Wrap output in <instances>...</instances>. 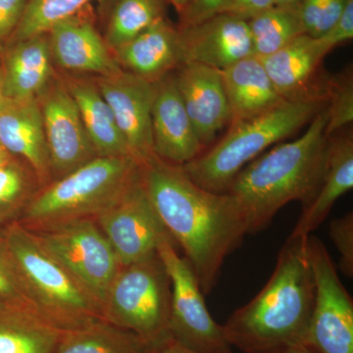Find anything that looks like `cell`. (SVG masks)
Instances as JSON below:
<instances>
[{"mask_svg": "<svg viewBox=\"0 0 353 353\" xmlns=\"http://www.w3.org/2000/svg\"><path fill=\"white\" fill-rule=\"evenodd\" d=\"M146 192L172 240L185 252L203 294L214 289L225 260L248 234V220L230 194L199 187L182 167L152 153L139 162Z\"/></svg>", "mask_w": 353, "mask_h": 353, "instance_id": "obj_1", "label": "cell"}, {"mask_svg": "<svg viewBox=\"0 0 353 353\" xmlns=\"http://www.w3.org/2000/svg\"><path fill=\"white\" fill-rule=\"evenodd\" d=\"M307 239L289 236L263 289L222 325L232 347L243 353H284L308 347L315 285Z\"/></svg>", "mask_w": 353, "mask_h": 353, "instance_id": "obj_2", "label": "cell"}, {"mask_svg": "<svg viewBox=\"0 0 353 353\" xmlns=\"http://www.w3.org/2000/svg\"><path fill=\"white\" fill-rule=\"evenodd\" d=\"M327 104L299 139L282 143L255 158L236 175L226 194L236 199L248 220V234L271 224L292 201L307 205L321 185L329 139Z\"/></svg>", "mask_w": 353, "mask_h": 353, "instance_id": "obj_3", "label": "cell"}, {"mask_svg": "<svg viewBox=\"0 0 353 353\" xmlns=\"http://www.w3.org/2000/svg\"><path fill=\"white\" fill-rule=\"evenodd\" d=\"M327 102L284 101L252 119L230 125L229 132L212 148L183 165L199 187L226 194L234 178L267 148L292 137L309 124Z\"/></svg>", "mask_w": 353, "mask_h": 353, "instance_id": "obj_4", "label": "cell"}, {"mask_svg": "<svg viewBox=\"0 0 353 353\" xmlns=\"http://www.w3.org/2000/svg\"><path fill=\"white\" fill-rule=\"evenodd\" d=\"M132 157H97L41 188L18 224L31 232L83 219L108 209L138 175Z\"/></svg>", "mask_w": 353, "mask_h": 353, "instance_id": "obj_5", "label": "cell"}, {"mask_svg": "<svg viewBox=\"0 0 353 353\" xmlns=\"http://www.w3.org/2000/svg\"><path fill=\"white\" fill-rule=\"evenodd\" d=\"M19 268L34 313L51 326L74 331L103 319L101 308L37 236L16 223L1 232Z\"/></svg>", "mask_w": 353, "mask_h": 353, "instance_id": "obj_6", "label": "cell"}, {"mask_svg": "<svg viewBox=\"0 0 353 353\" xmlns=\"http://www.w3.org/2000/svg\"><path fill=\"white\" fill-rule=\"evenodd\" d=\"M171 294L170 278L157 252L121 266L108 290L102 317L155 348L172 338Z\"/></svg>", "mask_w": 353, "mask_h": 353, "instance_id": "obj_7", "label": "cell"}, {"mask_svg": "<svg viewBox=\"0 0 353 353\" xmlns=\"http://www.w3.org/2000/svg\"><path fill=\"white\" fill-rule=\"evenodd\" d=\"M32 233L102 312L121 264L95 220L73 221Z\"/></svg>", "mask_w": 353, "mask_h": 353, "instance_id": "obj_8", "label": "cell"}, {"mask_svg": "<svg viewBox=\"0 0 353 353\" xmlns=\"http://www.w3.org/2000/svg\"><path fill=\"white\" fill-rule=\"evenodd\" d=\"M157 253L171 281L169 330L172 338L201 353H234L222 325L209 313L204 294L190 262L180 256L171 238L160 243Z\"/></svg>", "mask_w": 353, "mask_h": 353, "instance_id": "obj_9", "label": "cell"}, {"mask_svg": "<svg viewBox=\"0 0 353 353\" xmlns=\"http://www.w3.org/2000/svg\"><path fill=\"white\" fill-rule=\"evenodd\" d=\"M307 254L315 294L308 347L317 353H353V301L326 245L310 234Z\"/></svg>", "mask_w": 353, "mask_h": 353, "instance_id": "obj_10", "label": "cell"}, {"mask_svg": "<svg viewBox=\"0 0 353 353\" xmlns=\"http://www.w3.org/2000/svg\"><path fill=\"white\" fill-rule=\"evenodd\" d=\"M95 222L112 246L121 266L154 254L160 243L171 238L146 192L141 169L122 194L95 218Z\"/></svg>", "mask_w": 353, "mask_h": 353, "instance_id": "obj_11", "label": "cell"}, {"mask_svg": "<svg viewBox=\"0 0 353 353\" xmlns=\"http://www.w3.org/2000/svg\"><path fill=\"white\" fill-rule=\"evenodd\" d=\"M38 99L53 182L88 163L97 154L83 126L78 105L63 81L53 77Z\"/></svg>", "mask_w": 353, "mask_h": 353, "instance_id": "obj_12", "label": "cell"}, {"mask_svg": "<svg viewBox=\"0 0 353 353\" xmlns=\"http://www.w3.org/2000/svg\"><path fill=\"white\" fill-rule=\"evenodd\" d=\"M328 54L319 39L303 34L259 59L285 101L327 102L331 76L323 63Z\"/></svg>", "mask_w": 353, "mask_h": 353, "instance_id": "obj_13", "label": "cell"}, {"mask_svg": "<svg viewBox=\"0 0 353 353\" xmlns=\"http://www.w3.org/2000/svg\"><path fill=\"white\" fill-rule=\"evenodd\" d=\"M95 85L109 108L130 153L141 162L152 154L153 83L125 70L97 77Z\"/></svg>", "mask_w": 353, "mask_h": 353, "instance_id": "obj_14", "label": "cell"}, {"mask_svg": "<svg viewBox=\"0 0 353 353\" xmlns=\"http://www.w3.org/2000/svg\"><path fill=\"white\" fill-rule=\"evenodd\" d=\"M183 64L197 63L223 70L253 55L248 21L221 13L199 24L178 27Z\"/></svg>", "mask_w": 353, "mask_h": 353, "instance_id": "obj_15", "label": "cell"}, {"mask_svg": "<svg viewBox=\"0 0 353 353\" xmlns=\"http://www.w3.org/2000/svg\"><path fill=\"white\" fill-rule=\"evenodd\" d=\"M173 76L194 131L206 150L231 121L222 71L202 64L183 63Z\"/></svg>", "mask_w": 353, "mask_h": 353, "instance_id": "obj_16", "label": "cell"}, {"mask_svg": "<svg viewBox=\"0 0 353 353\" xmlns=\"http://www.w3.org/2000/svg\"><path fill=\"white\" fill-rule=\"evenodd\" d=\"M153 152L169 163L183 166L205 150L192 126L173 74L153 83Z\"/></svg>", "mask_w": 353, "mask_h": 353, "instance_id": "obj_17", "label": "cell"}, {"mask_svg": "<svg viewBox=\"0 0 353 353\" xmlns=\"http://www.w3.org/2000/svg\"><path fill=\"white\" fill-rule=\"evenodd\" d=\"M90 7L48 31L51 57L60 68L71 73L111 75L122 68L95 28L88 13Z\"/></svg>", "mask_w": 353, "mask_h": 353, "instance_id": "obj_18", "label": "cell"}, {"mask_svg": "<svg viewBox=\"0 0 353 353\" xmlns=\"http://www.w3.org/2000/svg\"><path fill=\"white\" fill-rule=\"evenodd\" d=\"M0 143L11 157L34 172L41 189L51 182L50 152L38 97L8 99L0 111Z\"/></svg>", "mask_w": 353, "mask_h": 353, "instance_id": "obj_19", "label": "cell"}, {"mask_svg": "<svg viewBox=\"0 0 353 353\" xmlns=\"http://www.w3.org/2000/svg\"><path fill=\"white\" fill-rule=\"evenodd\" d=\"M353 188V134L352 127L330 136L327 167L317 194L303 206L290 236L307 238L319 229L334 204Z\"/></svg>", "mask_w": 353, "mask_h": 353, "instance_id": "obj_20", "label": "cell"}, {"mask_svg": "<svg viewBox=\"0 0 353 353\" xmlns=\"http://www.w3.org/2000/svg\"><path fill=\"white\" fill-rule=\"evenodd\" d=\"M113 52L121 68L152 83L183 64L180 32L167 18Z\"/></svg>", "mask_w": 353, "mask_h": 353, "instance_id": "obj_21", "label": "cell"}, {"mask_svg": "<svg viewBox=\"0 0 353 353\" xmlns=\"http://www.w3.org/2000/svg\"><path fill=\"white\" fill-rule=\"evenodd\" d=\"M1 54L2 83L9 101L38 97L53 79L48 32L7 44Z\"/></svg>", "mask_w": 353, "mask_h": 353, "instance_id": "obj_22", "label": "cell"}, {"mask_svg": "<svg viewBox=\"0 0 353 353\" xmlns=\"http://www.w3.org/2000/svg\"><path fill=\"white\" fill-rule=\"evenodd\" d=\"M222 76L231 113L230 125L252 119L285 101L254 55L223 70Z\"/></svg>", "mask_w": 353, "mask_h": 353, "instance_id": "obj_23", "label": "cell"}, {"mask_svg": "<svg viewBox=\"0 0 353 353\" xmlns=\"http://www.w3.org/2000/svg\"><path fill=\"white\" fill-rule=\"evenodd\" d=\"M62 81L78 105L97 157H132L112 110L95 83L71 76Z\"/></svg>", "mask_w": 353, "mask_h": 353, "instance_id": "obj_24", "label": "cell"}, {"mask_svg": "<svg viewBox=\"0 0 353 353\" xmlns=\"http://www.w3.org/2000/svg\"><path fill=\"white\" fill-rule=\"evenodd\" d=\"M63 333L31 310H0V353H55Z\"/></svg>", "mask_w": 353, "mask_h": 353, "instance_id": "obj_25", "label": "cell"}, {"mask_svg": "<svg viewBox=\"0 0 353 353\" xmlns=\"http://www.w3.org/2000/svg\"><path fill=\"white\" fill-rule=\"evenodd\" d=\"M136 334L97 320L88 326L64 332L55 353H152Z\"/></svg>", "mask_w": 353, "mask_h": 353, "instance_id": "obj_26", "label": "cell"}, {"mask_svg": "<svg viewBox=\"0 0 353 353\" xmlns=\"http://www.w3.org/2000/svg\"><path fill=\"white\" fill-rule=\"evenodd\" d=\"M166 0H108L104 41L115 51L158 21L166 18Z\"/></svg>", "mask_w": 353, "mask_h": 353, "instance_id": "obj_27", "label": "cell"}, {"mask_svg": "<svg viewBox=\"0 0 353 353\" xmlns=\"http://www.w3.org/2000/svg\"><path fill=\"white\" fill-rule=\"evenodd\" d=\"M254 57L263 58L304 34L299 7L273 6L248 21Z\"/></svg>", "mask_w": 353, "mask_h": 353, "instance_id": "obj_28", "label": "cell"}, {"mask_svg": "<svg viewBox=\"0 0 353 353\" xmlns=\"http://www.w3.org/2000/svg\"><path fill=\"white\" fill-rule=\"evenodd\" d=\"M39 190L34 172L17 158L0 166V233L19 223Z\"/></svg>", "mask_w": 353, "mask_h": 353, "instance_id": "obj_29", "label": "cell"}, {"mask_svg": "<svg viewBox=\"0 0 353 353\" xmlns=\"http://www.w3.org/2000/svg\"><path fill=\"white\" fill-rule=\"evenodd\" d=\"M94 2L105 4L108 0H29L9 43L46 34L53 26L82 12Z\"/></svg>", "mask_w": 353, "mask_h": 353, "instance_id": "obj_30", "label": "cell"}, {"mask_svg": "<svg viewBox=\"0 0 353 353\" xmlns=\"http://www.w3.org/2000/svg\"><path fill=\"white\" fill-rule=\"evenodd\" d=\"M328 136L352 127L353 122V75L352 67L330 77L327 99Z\"/></svg>", "mask_w": 353, "mask_h": 353, "instance_id": "obj_31", "label": "cell"}, {"mask_svg": "<svg viewBox=\"0 0 353 353\" xmlns=\"http://www.w3.org/2000/svg\"><path fill=\"white\" fill-rule=\"evenodd\" d=\"M3 309H27L34 312L12 252L0 233V310Z\"/></svg>", "mask_w": 353, "mask_h": 353, "instance_id": "obj_32", "label": "cell"}, {"mask_svg": "<svg viewBox=\"0 0 353 353\" xmlns=\"http://www.w3.org/2000/svg\"><path fill=\"white\" fill-rule=\"evenodd\" d=\"M348 0H303L299 6L304 34L318 39L340 18Z\"/></svg>", "mask_w": 353, "mask_h": 353, "instance_id": "obj_33", "label": "cell"}, {"mask_svg": "<svg viewBox=\"0 0 353 353\" xmlns=\"http://www.w3.org/2000/svg\"><path fill=\"white\" fill-rule=\"evenodd\" d=\"M330 238L340 254L339 268L347 278L353 277V213L332 220L329 225Z\"/></svg>", "mask_w": 353, "mask_h": 353, "instance_id": "obj_34", "label": "cell"}, {"mask_svg": "<svg viewBox=\"0 0 353 353\" xmlns=\"http://www.w3.org/2000/svg\"><path fill=\"white\" fill-rule=\"evenodd\" d=\"M29 0H0V53L19 26Z\"/></svg>", "mask_w": 353, "mask_h": 353, "instance_id": "obj_35", "label": "cell"}, {"mask_svg": "<svg viewBox=\"0 0 353 353\" xmlns=\"http://www.w3.org/2000/svg\"><path fill=\"white\" fill-rule=\"evenodd\" d=\"M318 39L329 53L341 44L352 41L353 39V0H348L347 6L340 18L332 26L331 29Z\"/></svg>", "mask_w": 353, "mask_h": 353, "instance_id": "obj_36", "label": "cell"}, {"mask_svg": "<svg viewBox=\"0 0 353 353\" xmlns=\"http://www.w3.org/2000/svg\"><path fill=\"white\" fill-rule=\"evenodd\" d=\"M232 0H190L185 12L181 14V27L199 24L217 14L226 13Z\"/></svg>", "mask_w": 353, "mask_h": 353, "instance_id": "obj_37", "label": "cell"}, {"mask_svg": "<svg viewBox=\"0 0 353 353\" xmlns=\"http://www.w3.org/2000/svg\"><path fill=\"white\" fill-rule=\"evenodd\" d=\"M275 6V0H232L227 12L248 21Z\"/></svg>", "mask_w": 353, "mask_h": 353, "instance_id": "obj_38", "label": "cell"}, {"mask_svg": "<svg viewBox=\"0 0 353 353\" xmlns=\"http://www.w3.org/2000/svg\"><path fill=\"white\" fill-rule=\"evenodd\" d=\"M152 353H201L196 350H190V348L185 347L182 343L171 338L170 340L165 341L159 347L152 348Z\"/></svg>", "mask_w": 353, "mask_h": 353, "instance_id": "obj_39", "label": "cell"}, {"mask_svg": "<svg viewBox=\"0 0 353 353\" xmlns=\"http://www.w3.org/2000/svg\"><path fill=\"white\" fill-rule=\"evenodd\" d=\"M166 1L170 2L180 15L185 12V9L188 8L190 3V0H166Z\"/></svg>", "mask_w": 353, "mask_h": 353, "instance_id": "obj_40", "label": "cell"}, {"mask_svg": "<svg viewBox=\"0 0 353 353\" xmlns=\"http://www.w3.org/2000/svg\"><path fill=\"white\" fill-rule=\"evenodd\" d=\"M13 157H11L9 154V152H7L4 146L2 145V143H0V166H3L6 163H8L9 161L13 159Z\"/></svg>", "mask_w": 353, "mask_h": 353, "instance_id": "obj_41", "label": "cell"}, {"mask_svg": "<svg viewBox=\"0 0 353 353\" xmlns=\"http://www.w3.org/2000/svg\"><path fill=\"white\" fill-rule=\"evenodd\" d=\"M303 0H275V6L283 7H299Z\"/></svg>", "mask_w": 353, "mask_h": 353, "instance_id": "obj_42", "label": "cell"}, {"mask_svg": "<svg viewBox=\"0 0 353 353\" xmlns=\"http://www.w3.org/2000/svg\"><path fill=\"white\" fill-rule=\"evenodd\" d=\"M7 102H8V99H7L6 95H4L3 83H2V73L1 69H0V111L6 108Z\"/></svg>", "mask_w": 353, "mask_h": 353, "instance_id": "obj_43", "label": "cell"}, {"mask_svg": "<svg viewBox=\"0 0 353 353\" xmlns=\"http://www.w3.org/2000/svg\"><path fill=\"white\" fill-rule=\"evenodd\" d=\"M284 353H317L315 350H313L312 348L309 347H297L294 348H290V350H288Z\"/></svg>", "mask_w": 353, "mask_h": 353, "instance_id": "obj_44", "label": "cell"}]
</instances>
